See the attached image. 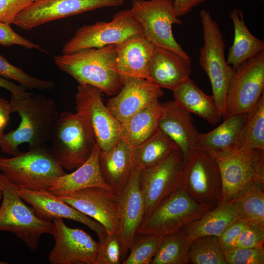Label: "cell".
Masks as SVG:
<instances>
[{
    "label": "cell",
    "instance_id": "6da1fadb",
    "mask_svg": "<svg viewBox=\"0 0 264 264\" xmlns=\"http://www.w3.org/2000/svg\"><path fill=\"white\" fill-rule=\"evenodd\" d=\"M9 102L12 113H17L21 122L16 129L3 134L1 151L15 156L21 153L19 147L23 143H27L29 149L46 146L59 115L56 103L44 95L29 92L21 96L11 95Z\"/></svg>",
    "mask_w": 264,
    "mask_h": 264
},
{
    "label": "cell",
    "instance_id": "7a4b0ae2",
    "mask_svg": "<svg viewBox=\"0 0 264 264\" xmlns=\"http://www.w3.org/2000/svg\"><path fill=\"white\" fill-rule=\"evenodd\" d=\"M116 44L82 49L54 57L56 66L79 85L92 86L107 95H115L123 86L116 71Z\"/></svg>",
    "mask_w": 264,
    "mask_h": 264
},
{
    "label": "cell",
    "instance_id": "3957f363",
    "mask_svg": "<svg viewBox=\"0 0 264 264\" xmlns=\"http://www.w3.org/2000/svg\"><path fill=\"white\" fill-rule=\"evenodd\" d=\"M51 151L66 170H75L91 155L96 144L87 120L81 114L64 111L59 115L50 137Z\"/></svg>",
    "mask_w": 264,
    "mask_h": 264
},
{
    "label": "cell",
    "instance_id": "277c9868",
    "mask_svg": "<svg viewBox=\"0 0 264 264\" xmlns=\"http://www.w3.org/2000/svg\"><path fill=\"white\" fill-rule=\"evenodd\" d=\"M202 27L203 45L200 49L198 63L209 79L212 96L223 119L226 116V94L234 69L225 57V39L218 23L210 12H199Z\"/></svg>",
    "mask_w": 264,
    "mask_h": 264
},
{
    "label": "cell",
    "instance_id": "5b68a950",
    "mask_svg": "<svg viewBox=\"0 0 264 264\" xmlns=\"http://www.w3.org/2000/svg\"><path fill=\"white\" fill-rule=\"evenodd\" d=\"M0 187L2 193L0 206V231L14 234L32 252H35L43 234H53V222L39 218L18 194L17 184L8 180L1 173Z\"/></svg>",
    "mask_w": 264,
    "mask_h": 264
},
{
    "label": "cell",
    "instance_id": "8992f818",
    "mask_svg": "<svg viewBox=\"0 0 264 264\" xmlns=\"http://www.w3.org/2000/svg\"><path fill=\"white\" fill-rule=\"evenodd\" d=\"M205 152L220 169L221 202L232 200L255 182L264 183V151L228 148Z\"/></svg>",
    "mask_w": 264,
    "mask_h": 264
},
{
    "label": "cell",
    "instance_id": "52a82bcc",
    "mask_svg": "<svg viewBox=\"0 0 264 264\" xmlns=\"http://www.w3.org/2000/svg\"><path fill=\"white\" fill-rule=\"evenodd\" d=\"M0 172L11 182L31 190H47L66 174L46 146L10 158L0 157Z\"/></svg>",
    "mask_w": 264,
    "mask_h": 264
},
{
    "label": "cell",
    "instance_id": "ba28073f",
    "mask_svg": "<svg viewBox=\"0 0 264 264\" xmlns=\"http://www.w3.org/2000/svg\"><path fill=\"white\" fill-rule=\"evenodd\" d=\"M215 206L196 202L179 187L143 220L136 234L165 236L178 231Z\"/></svg>",
    "mask_w": 264,
    "mask_h": 264
},
{
    "label": "cell",
    "instance_id": "9c48e42d",
    "mask_svg": "<svg viewBox=\"0 0 264 264\" xmlns=\"http://www.w3.org/2000/svg\"><path fill=\"white\" fill-rule=\"evenodd\" d=\"M130 10L142 26L145 37L154 45L191 59L173 34V25L183 23L176 15L173 0H132Z\"/></svg>",
    "mask_w": 264,
    "mask_h": 264
},
{
    "label": "cell",
    "instance_id": "30bf717a",
    "mask_svg": "<svg viewBox=\"0 0 264 264\" xmlns=\"http://www.w3.org/2000/svg\"><path fill=\"white\" fill-rule=\"evenodd\" d=\"M143 34L140 23L130 9L115 13L110 22L99 21L79 27L63 46L62 54H70L87 48H100L117 44L127 39Z\"/></svg>",
    "mask_w": 264,
    "mask_h": 264
},
{
    "label": "cell",
    "instance_id": "8fae6325",
    "mask_svg": "<svg viewBox=\"0 0 264 264\" xmlns=\"http://www.w3.org/2000/svg\"><path fill=\"white\" fill-rule=\"evenodd\" d=\"M179 187L199 203L218 205L221 200L222 182L213 157L200 150L191 152L183 160Z\"/></svg>",
    "mask_w": 264,
    "mask_h": 264
},
{
    "label": "cell",
    "instance_id": "7c38bea8",
    "mask_svg": "<svg viewBox=\"0 0 264 264\" xmlns=\"http://www.w3.org/2000/svg\"><path fill=\"white\" fill-rule=\"evenodd\" d=\"M264 51L234 69L226 94L225 118L248 114L264 93Z\"/></svg>",
    "mask_w": 264,
    "mask_h": 264
},
{
    "label": "cell",
    "instance_id": "4fadbf2b",
    "mask_svg": "<svg viewBox=\"0 0 264 264\" xmlns=\"http://www.w3.org/2000/svg\"><path fill=\"white\" fill-rule=\"evenodd\" d=\"M101 92L92 86L79 85L76 110L87 120L101 150L107 151L122 138L121 124L104 104Z\"/></svg>",
    "mask_w": 264,
    "mask_h": 264
},
{
    "label": "cell",
    "instance_id": "5bb4252c",
    "mask_svg": "<svg viewBox=\"0 0 264 264\" xmlns=\"http://www.w3.org/2000/svg\"><path fill=\"white\" fill-rule=\"evenodd\" d=\"M183 160L178 148L159 162L141 170L139 184L145 206L144 220L179 187Z\"/></svg>",
    "mask_w": 264,
    "mask_h": 264
},
{
    "label": "cell",
    "instance_id": "9a60e30c",
    "mask_svg": "<svg viewBox=\"0 0 264 264\" xmlns=\"http://www.w3.org/2000/svg\"><path fill=\"white\" fill-rule=\"evenodd\" d=\"M125 0H40L22 10L13 23L29 30L45 23L87 11L119 6Z\"/></svg>",
    "mask_w": 264,
    "mask_h": 264
},
{
    "label": "cell",
    "instance_id": "2e32d148",
    "mask_svg": "<svg viewBox=\"0 0 264 264\" xmlns=\"http://www.w3.org/2000/svg\"><path fill=\"white\" fill-rule=\"evenodd\" d=\"M53 222L55 244L48 256L51 264H95L99 241L81 229L68 227L62 219Z\"/></svg>",
    "mask_w": 264,
    "mask_h": 264
},
{
    "label": "cell",
    "instance_id": "e0dca14e",
    "mask_svg": "<svg viewBox=\"0 0 264 264\" xmlns=\"http://www.w3.org/2000/svg\"><path fill=\"white\" fill-rule=\"evenodd\" d=\"M58 197L100 223L107 235L118 234L119 209L117 197L113 192L99 187H92Z\"/></svg>",
    "mask_w": 264,
    "mask_h": 264
},
{
    "label": "cell",
    "instance_id": "ac0fdd59",
    "mask_svg": "<svg viewBox=\"0 0 264 264\" xmlns=\"http://www.w3.org/2000/svg\"><path fill=\"white\" fill-rule=\"evenodd\" d=\"M17 185L20 197L31 205L36 216L42 220L51 222L56 219H65L79 222L94 231L100 242L107 235L106 230L100 223L66 203L46 189L31 190Z\"/></svg>",
    "mask_w": 264,
    "mask_h": 264
},
{
    "label": "cell",
    "instance_id": "d6986e66",
    "mask_svg": "<svg viewBox=\"0 0 264 264\" xmlns=\"http://www.w3.org/2000/svg\"><path fill=\"white\" fill-rule=\"evenodd\" d=\"M141 170L134 167L129 181L117 196L120 215L118 235L121 243L122 262L127 257L136 231L144 218V203L139 184Z\"/></svg>",
    "mask_w": 264,
    "mask_h": 264
},
{
    "label": "cell",
    "instance_id": "ffe728a7",
    "mask_svg": "<svg viewBox=\"0 0 264 264\" xmlns=\"http://www.w3.org/2000/svg\"><path fill=\"white\" fill-rule=\"evenodd\" d=\"M120 90L110 98L106 106L113 116L123 123L132 115L159 100L163 95L162 88L147 79L122 77Z\"/></svg>",
    "mask_w": 264,
    "mask_h": 264
},
{
    "label": "cell",
    "instance_id": "44dd1931",
    "mask_svg": "<svg viewBox=\"0 0 264 264\" xmlns=\"http://www.w3.org/2000/svg\"><path fill=\"white\" fill-rule=\"evenodd\" d=\"M191 60L168 49L154 45L147 80L161 88L173 91L190 78Z\"/></svg>",
    "mask_w": 264,
    "mask_h": 264
},
{
    "label": "cell",
    "instance_id": "7402d4cb",
    "mask_svg": "<svg viewBox=\"0 0 264 264\" xmlns=\"http://www.w3.org/2000/svg\"><path fill=\"white\" fill-rule=\"evenodd\" d=\"M159 129L168 136L181 150L183 159L198 148L199 132L191 113L174 100L161 103Z\"/></svg>",
    "mask_w": 264,
    "mask_h": 264
},
{
    "label": "cell",
    "instance_id": "603a6c76",
    "mask_svg": "<svg viewBox=\"0 0 264 264\" xmlns=\"http://www.w3.org/2000/svg\"><path fill=\"white\" fill-rule=\"evenodd\" d=\"M99 165L104 181L118 196L129 181L134 168L133 148L122 137L110 150L100 149Z\"/></svg>",
    "mask_w": 264,
    "mask_h": 264
},
{
    "label": "cell",
    "instance_id": "cb8c5ba5",
    "mask_svg": "<svg viewBox=\"0 0 264 264\" xmlns=\"http://www.w3.org/2000/svg\"><path fill=\"white\" fill-rule=\"evenodd\" d=\"M115 69L122 77L148 79L154 45L144 34L132 36L116 44Z\"/></svg>",
    "mask_w": 264,
    "mask_h": 264
},
{
    "label": "cell",
    "instance_id": "d4e9b609",
    "mask_svg": "<svg viewBox=\"0 0 264 264\" xmlns=\"http://www.w3.org/2000/svg\"><path fill=\"white\" fill-rule=\"evenodd\" d=\"M100 148L96 143L88 159L75 170L56 178L47 190L57 197L88 187H99L110 191L100 170Z\"/></svg>",
    "mask_w": 264,
    "mask_h": 264
},
{
    "label": "cell",
    "instance_id": "484cf974",
    "mask_svg": "<svg viewBox=\"0 0 264 264\" xmlns=\"http://www.w3.org/2000/svg\"><path fill=\"white\" fill-rule=\"evenodd\" d=\"M173 92L174 101L186 111L198 115L212 125L221 120L213 96L205 93L190 78Z\"/></svg>",
    "mask_w": 264,
    "mask_h": 264
},
{
    "label": "cell",
    "instance_id": "4316f807",
    "mask_svg": "<svg viewBox=\"0 0 264 264\" xmlns=\"http://www.w3.org/2000/svg\"><path fill=\"white\" fill-rule=\"evenodd\" d=\"M234 30L233 43L229 48L226 62L234 69L264 51V41L254 36L246 25L243 12L233 9L229 14Z\"/></svg>",
    "mask_w": 264,
    "mask_h": 264
},
{
    "label": "cell",
    "instance_id": "83f0119b",
    "mask_svg": "<svg viewBox=\"0 0 264 264\" xmlns=\"http://www.w3.org/2000/svg\"><path fill=\"white\" fill-rule=\"evenodd\" d=\"M238 219V213L234 204L230 201L220 202L182 229L191 241L203 236L219 237L227 226Z\"/></svg>",
    "mask_w": 264,
    "mask_h": 264
},
{
    "label": "cell",
    "instance_id": "f1b7e54d",
    "mask_svg": "<svg viewBox=\"0 0 264 264\" xmlns=\"http://www.w3.org/2000/svg\"><path fill=\"white\" fill-rule=\"evenodd\" d=\"M161 111L159 100L138 111L121 123L122 137L132 148L137 146L159 129Z\"/></svg>",
    "mask_w": 264,
    "mask_h": 264
},
{
    "label": "cell",
    "instance_id": "f546056e",
    "mask_svg": "<svg viewBox=\"0 0 264 264\" xmlns=\"http://www.w3.org/2000/svg\"><path fill=\"white\" fill-rule=\"evenodd\" d=\"M247 116L246 114L231 115L212 131L200 133L198 149L208 152L235 149Z\"/></svg>",
    "mask_w": 264,
    "mask_h": 264
},
{
    "label": "cell",
    "instance_id": "4dcf8cb0",
    "mask_svg": "<svg viewBox=\"0 0 264 264\" xmlns=\"http://www.w3.org/2000/svg\"><path fill=\"white\" fill-rule=\"evenodd\" d=\"M179 148L175 142L159 129L133 148L134 167L144 169L159 162Z\"/></svg>",
    "mask_w": 264,
    "mask_h": 264
},
{
    "label": "cell",
    "instance_id": "1f68e13d",
    "mask_svg": "<svg viewBox=\"0 0 264 264\" xmlns=\"http://www.w3.org/2000/svg\"><path fill=\"white\" fill-rule=\"evenodd\" d=\"M230 201L234 204L239 219L264 228V183H253Z\"/></svg>",
    "mask_w": 264,
    "mask_h": 264
},
{
    "label": "cell",
    "instance_id": "d6a6232c",
    "mask_svg": "<svg viewBox=\"0 0 264 264\" xmlns=\"http://www.w3.org/2000/svg\"><path fill=\"white\" fill-rule=\"evenodd\" d=\"M191 242L182 229L164 236L151 264H190Z\"/></svg>",
    "mask_w": 264,
    "mask_h": 264
},
{
    "label": "cell",
    "instance_id": "836d02e7",
    "mask_svg": "<svg viewBox=\"0 0 264 264\" xmlns=\"http://www.w3.org/2000/svg\"><path fill=\"white\" fill-rule=\"evenodd\" d=\"M236 149L264 151V94L247 114Z\"/></svg>",
    "mask_w": 264,
    "mask_h": 264
},
{
    "label": "cell",
    "instance_id": "e575fe53",
    "mask_svg": "<svg viewBox=\"0 0 264 264\" xmlns=\"http://www.w3.org/2000/svg\"><path fill=\"white\" fill-rule=\"evenodd\" d=\"M189 254L190 264H227L224 251L216 236H203L191 241Z\"/></svg>",
    "mask_w": 264,
    "mask_h": 264
},
{
    "label": "cell",
    "instance_id": "d590c367",
    "mask_svg": "<svg viewBox=\"0 0 264 264\" xmlns=\"http://www.w3.org/2000/svg\"><path fill=\"white\" fill-rule=\"evenodd\" d=\"M164 236L136 234L122 264H151Z\"/></svg>",
    "mask_w": 264,
    "mask_h": 264
},
{
    "label": "cell",
    "instance_id": "8d00e7d4",
    "mask_svg": "<svg viewBox=\"0 0 264 264\" xmlns=\"http://www.w3.org/2000/svg\"><path fill=\"white\" fill-rule=\"evenodd\" d=\"M0 77L14 80L26 89L48 90L55 86L52 80L41 79L28 74L22 68L11 64L2 55H0Z\"/></svg>",
    "mask_w": 264,
    "mask_h": 264
},
{
    "label": "cell",
    "instance_id": "74e56055",
    "mask_svg": "<svg viewBox=\"0 0 264 264\" xmlns=\"http://www.w3.org/2000/svg\"><path fill=\"white\" fill-rule=\"evenodd\" d=\"M99 242L95 264H121V243L117 234L107 235Z\"/></svg>",
    "mask_w": 264,
    "mask_h": 264
},
{
    "label": "cell",
    "instance_id": "f35d334b",
    "mask_svg": "<svg viewBox=\"0 0 264 264\" xmlns=\"http://www.w3.org/2000/svg\"><path fill=\"white\" fill-rule=\"evenodd\" d=\"M227 264H264V246L235 248L224 252Z\"/></svg>",
    "mask_w": 264,
    "mask_h": 264
},
{
    "label": "cell",
    "instance_id": "ab89813d",
    "mask_svg": "<svg viewBox=\"0 0 264 264\" xmlns=\"http://www.w3.org/2000/svg\"><path fill=\"white\" fill-rule=\"evenodd\" d=\"M0 45L8 46L19 45L27 49L44 51L39 44L20 36L12 28L10 24L0 22Z\"/></svg>",
    "mask_w": 264,
    "mask_h": 264
},
{
    "label": "cell",
    "instance_id": "60d3db41",
    "mask_svg": "<svg viewBox=\"0 0 264 264\" xmlns=\"http://www.w3.org/2000/svg\"><path fill=\"white\" fill-rule=\"evenodd\" d=\"M264 228L248 224L240 234L236 248L264 246Z\"/></svg>",
    "mask_w": 264,
    "mask_h": 264
},
{
    "label": "cell",
    "instance_id": "b9f144b4",
    "mask_svg": "<svg viewBox=\"0 0 264 264\" xmlns=\"http://www.w3.org/2000/svg\"><path fill=\"white\" fill-rule=\"evenodd\" d=\"M248 224L245 221L239 219L224 230L218 237L224 252L236 248L240 234Z\"/></svg>",
    "mask_w": 264,
    "mask_h": 264
},
{
    "label": "cell",
    "instance_id": "7bdbcfd3",
    "mask_svg": "<svg viewBox=\"0 0 264 264\" xmlns=\"http://www.w3.org/2000/svg\"><path fill=\"white\" fill-rule=\"evenodd\" d=\"M32 2V0H0V22L12 23L16 16Z\"/></svg>",
    "mask_w": 264,
    "mask_h": 264
},
{
    "label": "cell",
    "instance_id": "ee69618b",
    "mask_svg": "<svg viewBox=\"0 0 264 264\" xmlns=\"http://www.w3.org/2000/svg\"><path fill=\"white\" fill-rule=\"evenodd\" d=\"M206 0H173L176 16L180 18L190 13L196 6Z\"/></svg>",
    "mask_w": 264,
    "mask_h": 264
},
{
    "label": "cell",
    "instance_id": "f6af8a7d",
    "mask_svg": "<svg viewBox=\"0 0 264 264\" xmlns=\"http://www.w3.org/2000/svg\"><path fill=\"white\" fill-rule=\"evenodd\" d=\"M12 113L10 102L0 96V142Z\"/></svg>",
    "mask_w": 264,
    "mask_h": 264
},
{
    "label": "cell",
    "instance_id": "bcb514c9",
    "mask_svg": "<svg viewBox=\"0 0 264 264\" xmlns=\"http://www.w3.org/2000/svg\"><path fill=\"white\" fill-rule=\"evenodd\" d=\"M0 88L8 90L11 93V95L18 97L23 96L27 92L26 89L21 86L16 85L8 79L0 77Z\"/></svg>",
    "mask_w": 264,
    "mask_h": 264
},
{
    "label": "cell",
    "instance_id": "7dc6e473",
    "mask_svg": "<svg viewBox=\"0 0 264 264\" xmlns=\"http://www.w3.org/2000/svg\"><path fill=\"white\" fill-rule=\"evenodd\" d=\"M2 197V193L1 189V188L0 187V199H1Z\"/></svg>",
    "mask_w": 264,
    "mask_h": 264
},
{
    "label": "cell",
    "instance_id": "c3c4849f",
    "mask_svg": "<svg viewBox=\"0 0 264 264\" xmlns=\"http://www.w3.org/2000/svg\"><path fill=\"white\" fill-rule=\"evenodd\" d=\"M0 264H7V263L5 262L3 263V262L0 261Z\"/></svg>",
    "mask_w": 264,
    "mask_h": 264
},
{
    "label": "cell",
    "instance_id": "681fc988",
    "mask_svg": "<svg viewBox=\"0 0 264 264\" xmlns=\"http://www.w3.org/2000/svg\"><path fill=\"white\" fill-rule=\"evenodd\" d=\"M33 2L34 1H38V0H32Z\"/></svg>",
    "mask_w": 264,
    "mask_h": 264
},
{
    "label": "cell",
    "instance_id": "f907efd6",
    "mask_svg": "<svg viewBox=\"0 0 264 264\" xmlns=\"http://www.w3.org/2000/svg\"><path fill=\"white\" fill-rule=\"evenodd\" d=\"M258 0L262 1H264V0Z\"/></svg>",
    "mask_w": 264,
    "mask_h": 264
}]
</instances>
